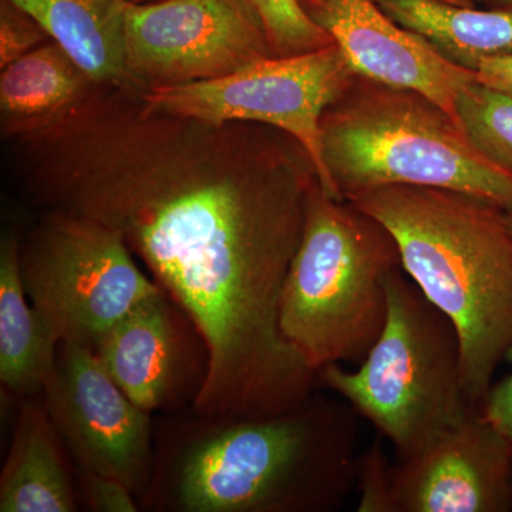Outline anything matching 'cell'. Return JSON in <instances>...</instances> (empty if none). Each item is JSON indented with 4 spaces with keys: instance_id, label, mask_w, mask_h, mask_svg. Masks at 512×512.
I'll use <instances>...</instances> for the list:
<instances>
[{
    "instance_id": "1",
    "label": "cell",
    "mask_w": 512,
    "mask_h": 512,
    "mask_svg": "<svg viewBox=\"0 0 512 512\" xmlns=\"http://www.w3.org/2000/svg\"><path fill=\"white\" fill-rule=\"evenodd\" d=\"M18 143L32 200L116 232L194 323L208 369L191 414L264 419L315 396L318 373L279 323L319 181L295 138L153 113L138 87L99 84L66 119Z\"/></svg>"
},
{
    "instance_id": "2",
    "label": "cell",
    "mask_w": 512,
    "mask_h": 512,
    "mask_svg": "<svg viewBox=\"0 0 512 512\" xmlns=\"http://www.w3.org/2000/svg\"><path fill=\"white\" fill-rule=\"evenodd\" d=\"M164 443L146 491L181 512H332L356 491L357 419L345 400L315 396L264 419L190 414Z\"/></svg>"
},
{
    "instance_id": "3",
    "label": "cell",
    "mask_w": 512,
    "mask_h": 512,
    "mask_svg": "<svg viewBox=\"0 0 512 512\" xmlns=\"http://www.w3.org/2000/svg\"><path fill=\"white\" fill-rule=\"evenodd\" d=\"M392 234L404 274L456 326L468 403L480 412L512 348V229L497 205L384 185L348 200Z\"/></svg>"
},
{
    "instance_id": "4",
    "label": "cell",
    "mask_w": 512,
    "mask_h": 512,
    "mask_svg": "<svg viewBox=\"0 0 512 512\" xmlns=\"http://www.w3.org/2000/svg\"><path fill=\"white\" fill-rule=\"evenodd\" d=\"M399 269L392 234L315 181L279 306L282 333L313 372L365 360L386 325L387 284Z\"/></svg>"
},
{
    "instance_id": "5",
    "label": "cell",
    "mask_w": 512,
    "mask_h": 512,
    "mask_svg": "<svg viewBox=\"0 0 512 512\" xmlns=\"http://www.w3.org/2000/svg\"><path fill=\"white\" fill-rule=\"evenodd\" d=\"M320 130L323 163L340 200L384 185H414L512 212L511 171L481 154L423 94L357 76L323 114Z\"/></svg>"
},
{
    "instance_id": "6",
    "label": "cell",
    "mask_w": 512,
    "mask_h": 512,
    "mask_svg": "<svg viewBox=\"0 0 512 512\" xmlns=\"http://www.w3.org/2000/svg\"><path fill=\"white\" fill-rule=\"evenodd\" d=\"M387 302L386 325L365 360L356 369L323 367L318 379L407 460L476 409L464 392L463 355L453 322L403 269L390 276Z\"/></svg>"
},
{
    "instance_id": "7",
    "label": "cell",
    "mask_w": 512,
    "mask_h": 512,
    "mask_svg": "<svg viewBox=\"0 0 512 512\" xmlns=\"http://www.w3.org/2000/svg\"><path fill=\"white\" fill-rule=\"evenodd\" d=\"M19 264L29 301L60 343L90 349L138 303L163 291L116 232L69 212L46 211L19 242Z\"/></svg>"
},
{
    "instance_id": "8",
    "label": "cell",
    "mask_w": 512,
    "mask_h": 512,
    "mask_svg": "<svg viewBox=\"0 0 512 512\" xmlns=\"http://www.w3.org/2000/svg\"><path fill=\"white\" fill-rule=\"evenodd\" d=\"M357 76L333 43L302 55L266 57L218 79L141 90V100L153 113L284 131L311 157L323 191L340 200L323 163L320 123Z\"/></svg>"
},
{
    "instance_id": "9",
    "label": "cell",
    "mask_w": 512,
    "mask_h": 512,
    "mask_svg": "<svg viewBox=\"0 0 512 512\" xmlns=\"http://www.w3.org/2000/svg\"><path fill=\"white\" fill-rule=\"evenodd\" d=\"M272 56L251 0L127 6V70L138 89L218 79Z\"/></svg>"
},
{
    "instance_id": "10",
    "label": "cell",
    "mask_w": 512,
    "mask_h": 512,
    "mask_svg": "<svg viewBox=\"0 0 512 512\" xmlns=\"http://www.w3.org/2000/svg\"><path fill=\"white\" fill-rule=\"evenodd\" d=\"M50 420L77 466L144 495L154 473L151 413L131 402L93 349L60 343L42 393Z\"/></svg>"
},
{
    "instance_id": "11",
    "label": "cell",
    "mask_w": 512,
    "mask_h": 512,
    "mask_svg": "<svg viewBox=\"0 0 512 512\" xmlns=\"http://www.w3.org/2000/svg\"><path fill=\"white\" fill-rule=\"evenodd\" d=\"M387 512L512 511V447L473 412L420 454L390 464Z\"/></svg>"
},
{
    "instance_id": "12",
    "label": "cell",
    "mask_w": 512,
    "mask_h": 512,
    "mask_svg": "<svg viewBox=\"0 0 512 512\" xmlns=\"http://www.w3.org/2000/svg\"><path fill=\"white\" fill-rule=\"evenodd\" d=\"M111 379L148 413L194 403L207 377L204 340L161 291L138 303L93 348Z\"/></svg>"
},
{
    "instance_id": "13",
    "label": "cell",
    "mask_w": 512,
    "mask_h": 512,
    "mask_svg": "<svg viewBox=\"0 0 512 512\" xmlns=\"http://www.w3.org/2000/svg\"><path fill=\"white\" fill-rule=\"evenodd\" d=\"M342 50L356 74L436 103L458 126L456 103L473 70L450 62L423 37L394 22L375 0H299Z\"/></svg>"
},
{
    "instance_id": "14",
    "label": "cell",
    "mask_w": 512,
    "mask_h": 512,
    "mask_svg": "<svg viewBox=\"0 0 512 512\" xmlns=\"http://www.w3.org/2000/svg\"><path fill=\"white\" fill-rule=\"evenodd\" d=\"M97 84L55 40L2 69L3 137L36 136L55 127L92 96Z\"/></svg>"
},
{
    "instance_id": "15",
    "label": "cell",
    "mask_w": 512,
    "mask_h": 512,
    "mask_svg": "<svg viewBox=\"0 0 512 512\" xmlns=\"http://www.w3.org/2000/svg\"><path fill=\"white\" fill-rule=\"evenodd\" d=\"M63 446L43 397L29 399L20 410L0 476V511H77Z\"/></svg>"
},
{
    "instance_id": "16",
    "label": "cell",
    "mask_w": 512,
    "mask_h": 512,
    "mask_svg": "<svg viewBox=\"0 0 512 512\" xmlns=\"http://www.w3.org/2000/svg\"><path fill=\"white\" fill-rule=\"evenodd\" d=\"M45 28L96 84L130 86L124 0H12Z\"/></svg>"
},
{
    "instance_id": "17",
    "label": "cell",
    "mask_w": 512,
    "mask_h": 512,
    "mask_svg": "<svg viewBox=\"0 0 512 512\" xmlns=\"http://www.w3.org/2000/svg\"><path fill=\"white\" fill-rule=\"evenodd\" d=\"M60 340L29 301L20 276L19 239L0 248V380L16 396H39L55 370Z\"/></svg>"
},
{
    "instance_id": "18",
    "label": "cell",
    "mask_w": 512,
    "mask_h": 512,
    "mask_svg": "<svg viewBox=\"0 0 512 512\" xmlns=\"http://www.w3.org/2000/svg\"><path fill=\"white\" fill-rule=\"evenodd\" d=\"M400 26L468 70L512 52V8L478 9L471 0H375Z\"/></svg>"
},
{
    "instance_id": "19",
    "label": "cell",
    "mask_w": 512,
    "mask_h": 512,
    "mask_svg": "<svg viewBox=\"0 0 512 512\" xmlns=\"http://www.w3.org/2000/svg\"><path fill=\"white\" fill-rule=\"evenodd\" d=\"M456 110L478 151L512 173V97L473 80L458 96Z\"/></svg>"
},
{
    "instance_id": "20",
    "label": "cell",
    "mask_w": 512,
    "mask_h": 512,
    "mask_svg": "<svg viewBox=\"0 0 512 512\" xmlns=\"http://www.w3.org/2000/svg\"><path fill=\"white\" fill-rule=\"evenodd\" d=\"M276 57L302 55L333 45V39L303 10L299 0H251Z\"/></svg>"
},
{
    "instance_id": "21",
    "label": "cell",
    "mask_w": 512,
    "mask_h": 512,
    "mask_svg": "<svg viewBox=\"0 0 512 512\" xmlns=\"http://www.w3.org/2000/svg\"><path fill=\"white\" fill-rule=\"evenodd\" d=\"M52 40L30 13L13 3L0 0V67L16 62L37 47Z\"/></svg>"
},
{
    "instance_id": "22",
    "label": "cell",
    "mask_w": 512,
    "mask_h": 512,
    "mask_svg": "<svg viewBox=\"0 0 512 512\" xmlns=\"http://www.w3.org/2000/svg\"><path fill=\"white\" fill-rule=\"evenodd\" d=\"M389 467L380 440H376L365 453L359 454L356 470L357 512H387Z\"/></svg>"
},
{
    "instance_id": "23",
    "label": "cell",
    "mask_w": 512,
    "mask_h": 512,
    "mask_svg": "<svg viewBox=\"0 0 512 512\" xmlns=\"http://www.w3.org/2000/svg\"><path fill=\"white\" fill-rule=\"evenodd\" d=\"M80 487L89 510L96 512H136V494L114 478L80 468Z\"/></svg>"
},
{
    "instance_id": "24",
    "label": "cell",
    "mask_w": 512,
    "mask_h": 512,
    "mask_svg": "<svg viewBox=\"0 0 512 512\" xmlns=\"http://www.w3.org/2000/svg\"><path fill=\"white\" fill-rule=\"evenodd\" d=\"M505 360L510 362L511 372L501 382L493 383L481 404L480 413L512 447V348Z\"/></svg>"
},
{
    "instance_id": "25",
    "label": "cell",
    "mask_w": 512,
    "mask_h": 512,
    "mask_svg": "<svg viewBox=\"0 0 512 512\" xmlns=\"http://www.w3.org/2000/svg\"><path fill=\"white\" fill-rule=\"evenodd\" d=\"M474 74L478 83L512 97V52L484 57L477 63Z\"/></svg>"
},
{
    "instance_id": "26",
    "label": "cell",
    "mask_w": 512,
    "mask_h": 512,
    "mask_svg": "<svg viewBox=\"0 0 512 512\" xmlns=\"http://www.w3.org/2000/svg\"><path fill=\"white\" fill-rule=\"evenodd\" d=\"M493 6H501V8H512V0H488Z\"/></svg>"
},
{
    "instance_id": "27",
    "label": "cell",
    "mask_w": 512,
    "mask_h": 512,
    "mask_svg": "<svg viewBox=\"0 0 512 512\" xmlns=\"http://www.w3.org/2000/svg\"><path fill=\"white\" fill-rule=\"evenodd\" d=\"M128 5H148V3H157L161 0H124Z\"/></svg>"
},
{
    "instance_id": "28",
    "label": "cell",
    "mask_w": 512,
    "mask_h": 512,
    "mask_svg": "<svg viewBox=\"0 0 512 512\" xmlns=\"http://www.w3.org/2000/svg\"><path fill=\"white\" fill-rule=\"evenodd\" d=\"M507 220L508 224H510V227L512 229V212H507Z\"/></svg>"
},
{
    "instance_id": "29",
    "label": "cell",
    "mask_w": 512,
    "mask_h": 512,
    "mask_svg": "<svg viewBox=\"0 0 512 512\" xmlns=\"http://www.w3.org/2000/svg\"><path fill=\"white\" fill-rule=\"evenodd\" d=\"M471 2H487L488 3V0H471Z\"/></svg>"
}]
</instances>
